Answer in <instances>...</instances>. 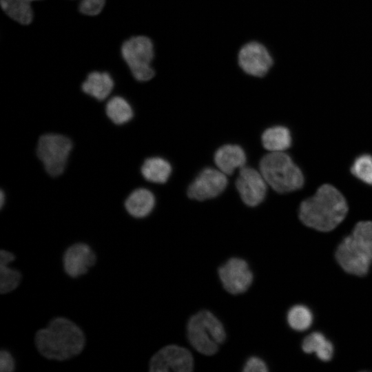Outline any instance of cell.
<instances>
[{
	"instance_id": "16",
	"label": "cell",
	"mask_w": 372,
	"mask_h": 372,
	"mask_svg": "<svg viewBox=\"0 0 372 372\" xmlns=\"http://www.w3.org/2000/svg\"><path fill=\"white\" fill-rule=\"evenodd\" d=\"M114 86V80L108 72L92 71L83 82L81 90L96 100L103 101L110 96Z\"/></svg>"
},
{
	"instance_id": "12",
	"label": "cell",
	"mask_w": 372,
	"mask_h": 372,
	"mask_svg": "<svg viewBox=\"0 0 372 372\" xmlns=\"http://www.w3.org/2000/svg\"><path fill=\"white\" fill-rule=\"evenodd\" d=\"M226 174L218 169L207 167L203 169L189 185L188 196L197 200H205L216 197L226 188Z\"/></svg>"
},
{
	"instance_id": "15",
	"label": "cell",
	"mask_w": 372,
	"mask_h": 372,
	"mask_svg": "<svg viewBox=\"0 0 372 372\" xmlns=\"http://www.w3.org/2000/svg\"><path fill=\"white\" fill-rule=\"evenodd\" d=\"M214 162L219 170L230 175L246 163V154L237 145H225L218 148L214 154Z\"/></svg>"
},
{
	"instance_id": "23",
	"label": "cell",
	"mask_w": 372,
	"mask_h": 372,
	"mask_svg": "<svg viewBox=\"0 0 372 372\" xmlns=\"http://www.w3.org/2000/svg\"><path fill=\"white\" fill-rule=\"evenodd\" d=\"M287 320L291 329L298 331H303L308 329L312 324L313 316L307 307L298 304L289 310Z\"/></svg>"
},
{
	"instance_id": "7",
	"label": "cell",
	"mask_w": 372,
	"mask_h": 372,
	"mask_svg": "<svg viewBox=\"0 0 372 372\" xmlns=\"http://www.w3.org/2000/svg\"><path fill=\"white\" fill-rule=\"evenodd\" d=\"M149 366L150 372H190L194 367V358L186 348L169 344L152 355Z\"/></svg>"
},
{
	"instance_id": "21",
	"label": "cell",
	"mask_w": 372,
	"mask_h": 372,
	"mask_svg": "<svg viewBox=\"0 0 372 372\" xmlns=\"http://www.w3.org/2000/svg\"><path fill=\"white\" fill-rule=\"evenodd\" d=\"M302 349L307 353H315L322 361H329L333 355L334 348L332 343L320 332H313L304 338Z\"/></svg>"
},
{
	"instance_id": "26",
	"label": "cell",
	"mask_w": 372,
	"mask_h": 372,
	"mask_svg": "<svg viewBox=\"0 0 372 372\" xmlns=\"http://www.w3.org/2000/svg\"><path fill=\"white\" fill-rule=\"evenodd\" d=\"M106 0H81L79 12L85 15L94 17L99 14L105 7Z\"/></svg>"
},
{
	"instance_id": "28",
	"label": "cell",
	"mask_w": 372,
	"mask_h": 372,
	"mask_svg": "<svg viewBox=\"0 0 372 372\" xmlns=\"http://www.w3.org/2000/svg\"><path fill=\"white\" fill-rule=\"evenodd\" d=\"M267 366L265 361L257 356H251L246 361L243 371L245 372H267Z\"/></svg>"
},
{
	"instance_id": "9",
	"label": "cell",
	"mask_w": 372,
	"mask_h": 372,
	"mask_svg": "<svg viewBox=\"0 0 372 372\" xmlns=\"http://www.w3.org/2000/svg\"><path fill=\"white\" fill-rule=\"evenodd\" d=\"M61 260L65 274L77 278L87 274L96 265L97 256L87 243L76 242L66 247Z\"/></svg>"
},
{
	"instance_id": "5",
	"label": "cell",
	"mask_w": 372,
	"mask_h": 372,
	"mask_svg": "<svg viewBox=\"0 0 372 372\" xmlns=\"http://www.w3.org/2000/svg\"><path fill=\"white\" fill-rule=\"evenodd\" d=\"M121 56L134 78L141 82L154 76L151 65L154 56V45L145 36H134L125 41L121 48Z\"/></svg>"
},
{
	"instance_id": "19",
	"label": "cell",
	"mask_w": 372,
	"mask_h": 372,
	"mask_svg": "<svg viewBox=\"0 0 372 372\" xmlns=\"http://www.w3.org/2000/svg\"><path fill=\"white\" fill-rule=\"evenodd\" d=\"M39 0H0L4 13L11 19L21 25L32 23L34 17L31 3Z\"/></svg>"
},
{
	"instance_id": "8",
	"label": "cell",
	"mask_w": 372,
	"mask_h": 372,
	"mask_svg": "<svg viewBox=\"0 0 372 372\" xmlns=\"http://www.w3.org/2000/svg\"><path fill=\"white\" fill-rule=\"evenodd\" d=\"M335 258L344 271L358 276L366 275L372 262V258L351 234L338 245Z\"/></svg>"
},
{
	"instance_id": "4",
	"label": "cell",
	"mask_w": 372,
	"mask_h": 372,
	"mask_svg": "<svg viewBox=\"0 0 372 372\" xmlns=\"http://www.w3.org/2000/svg\"><path fill=\"white\" fill-rule=\"evenodd\" d=\"M191 345L199 353L211 355L226 338L222 322L209 311L203 310L192 316L187 326Z\"/></svg>"
},
{
	"instance_id": "2",
	"label": "cell",
	"mask_w": 372,
	"mask_h": 372,
	"mask_svg": "<svg viewBox=\"0 0 372 372\" xmlns=\"http://www.w3.org/2000/svg\"><path fill=\"white\" fill-rule=\"evenodd\" d=\"M347 212V203L342 193L333 185L324 184L300 203L298 216L308 227L327 232L341 223Z\"/></svg>"
},
{
	"instance_id": "25",
	"label": "cell",
	"mask_w": 372,
	"mask_h": 372,
	"mask_svg": "<svg viewBox=\"0 0 372 372\" xmlns=\"http://www.w3.org/2000/svg\"><path fill=\"white\" fill-rule=\"evenodd\" d=\"M372 258V221H361L351 234Z\"/></svg>"
},
{
	"instance_id": "14",
	"label": "cell",
	"mask_w": 372,
	"mask_h": 372,
	"mask_svg": "<svg viewBox=\"0 0 372 372\" xmlns=\"http://www.w3.org/2000/svg\"><path fill=\"white\" fill-rule=\"evenodd\" d=\"M17 256L11 251L1 249L0 251V293L8 294L16 290L21 284L22 272L10 267Z\"/></svg>"
},
{
	"instance_id": "3",
	"label": "cell",
	"mask_w": 372,
	"mask_h": 372,
	"mask_svg": "<svg viewBox=\"0 0 372 372\" xmlns=\"http://www.w3.org/2000/svg\"><path fill=\"white\" fill-rule=\"evenodd\" d=\"M259 171L268 185L278 193L298 190L304 185L301 169L284 152H269L260 160Z\"/></svg>"
},
{
	"instance_id": "27",
	"label": "cell",
	"mask_w": 372,
	"mask_h": 372,
	"mask_svg": "<svg viewBox=\"0 0 372 372\" xmlns=\"http://www.w3.org/2000/svg\"><path fill=\"white\" fill-rule=\"evenodd\" d=\"M16 362L11 352L7 349L0 351V371L13 372L15 370Z\"/></svg>"
},
{
	"instance_id": "11",
	"label": "cell",
	"mask_w": 372,
	"mask_h": 372,
	"mask_svg": "<svg viewBox=\"0 0 372 372\" xmlns=\"http://www.w3.org/2000/svg\"><path fill=\"white\" fill-rule=\"evenodd\" d=\"M235 185L242 200L249 207L262 202L268 185L260 171L245 165L239 169Z\"/></svg>"
},
{
	"instance_id": "6",
	"label": "cell",
	"mask_w": 372,
	"mask_h": 372,
	"mask_svg": "<svg viewBox=\"0 0 372 372\" xmlns=\"http://www.w3.org/2000/svg\"><path fill=\"white\" fill-rule=\"evenodd\" d=\"M72 149V141L66 136L48 133L39 137L36 153L46 172L56 177L65 171Z\"/></svg>"
},
{
	"instance_id": "18",
	"label": "cell",
	"mask_w": 372,
	"mask_h": 372,
	"mask_svg": "<svg viewBox=\"0 0 372 372\" xmlns=\"http://www.w3.org/2000/svg\"><path fill=\"white\" fill-rule=\"evenodd\" d=\"M262 144L269 152H285L292 143L289 130L282 125L269 127L264 131L261 136Z\"/></svg>"
},
{
	"instance_id": "1",
	"label": "cell",
	"mask_w": 372,
	"mask_h": 372,
	"mask_svg": "<svg viewBox=\"0 0 372 372\" xmlns=\"http://www.w3.org/2000/svg\"><path fill=\"white\" fill-rule=\"evenodd\" d=\"M34 343L44 358L66 361L83 352L86 336L82 328L70 318L56 316L35 332Z\"/></svg>"
},
{
	"instance_id": "24",
	"label": "cell",
	"mask_w": 372,
	"mask_h": 372,
	"mask_svg": "<svg viewBox=\"0 0 372 372\" xmlns=\"http://www.w3.org/2000/svg\"><path fill=\"white\" fill-rule=\"evenodd\" d=\"M351 172L358 179L372 185V156L368 154L358 156L352 163Z\"/></svg>"
},
{
	"instance_id": "17",
	"label": "cell",
	"mask_w": 372,
	"mask_h": 372,
	"mask_svg": "<svg viewBox=\"0 0 372 372\" xmlns=\"http://www.w3.org/2000/svg\"><path fill=\"white\" fill-rule=\"evenodd\" d=\"M155 205L154 194L148 189L138 188L132 192L124 203L127 212L136 218L147 216Z\"/></svg>"
},
{
	"instance_id": "13",
	"label": "cell",
	"mask_w": 372,
	"mask_h": 372,
	"mask_svg": "<svg viewBox=\"0 0 372 372\" xmlns=\"http://www.w3.org/2000/svg\"><path fill=\"white\" fill-rule=\"evenodd\" d=\"M238 62L246 73L254 76L265 75L273 64L272 58L267 50L257 42H250L241 48Z\"/></svg>"
},
{
	"instance_id": "29",
	"label": "cell",
	"mask_w": 372,
	"mask_h": 372,
	"mask_svg": "<svg viewBox=\"0 0 372 372\" xmlns=\"http://www.w3.org/2000/svg\"><path fill=\"white\" fill-rule=\"evenodd\" d=\"M5 200H6V196H5L3 191L1 189V193H0V207H1V208H2L3 207Z\"/></svg>"
},
{
	"instance_id": "10",
	"label": "cell",
	"mask_w": 372,
	"mask_h": 372,
	"mask_svg": "<svg viewBox=\"0 0 372 372\" xmlns=\"http://www.w3.org/2000/svg\"><path fill=\"white\" fill-rule=\"evenodd\" d=\"M218 273L224 289L234 295L246 291L254 279L248 263L239 258L229 259L218 268Z\"/></svg>"
},
{
	"instance_id": "22",
	"label": "cell",
	"mask_w": 372,
	"mask_h": 372,
	"mask_svg": "<svg viewBox=\"0 0 372 372\" xmlns=\"http://www.w3.org/2000/svg\"><path fill=\"white\" fill-rule=\"evenodd\" d=\"M105 113L112 122L116 125L129 122L134 115L130 104L119 96L109 99L105 105Z\"/></svg>"
},
{
	"instance_id": "20",
	"label": "cell",
	"mask_w": 372,
	"mask_h": 372,
	"mask_svg": "<svg viewBox=\"0 0 372 372\" xmlns=\"http://www.w3.org/2000/svg\"><path fill=\"white\" fill-rule=\"evenodd\" d=\"M141 172L147 181L165 183L171 174L172 167L169 163L163 158L151 157L143 162Z\"/></svg>"
}]
</instances>
